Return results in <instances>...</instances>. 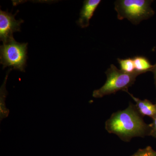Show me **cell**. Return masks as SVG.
I'll list each match as a JSON object with an SVG mask.
<instances>
[{"label": "cell", "mask_w": 156, "mask_h": 156, "mask_svg": "<svg viewBox=\"0 0 156 156\" xmlns=\"http://www.w3.org/2000/svg\"><path fill=\"white\" fill-rule=\"evenodd\" d=\"M151 0H118L115 2V9L119 20L127 19L134 24L148 19L154 14Z\"/></svg>", "instance_id": "3"}, {"label": "cell", "mask_w": 156, "mask_h": 156, "mask_svg": "<svg viewBox=\"0 0 156 156\" xmlns=\"http://www.w3.org/2000/svg\"><path fill=\"white\" fill-rule=\"evenodd\" d=\"M118 61L121 70L125 72L131 73L135 71L134 62L133 58L121 59L118 58Z\"/></svg>", "instance_id": "10"}, {"label": "cell", "mask_w": 156, "mask_h": 156, "mask_svg": "<svg viewBox=\"0 0 156 156\" xmlns=\"http://www.w3.org/2000/svg\"><path fill=\"white\" fill-rule=\"evenodd\" d=\"M153 73L154 74V83L155 85L156 88V63L154 65L153 69L152 71Z\"/></svg>", "instance_id": "13"}, {"label": "cell", "mask_w": 156, "mask_h": 156, "mask_svg": "<svg viewBox=\"0 0 156 156\" xmlns=\"http://www.w3.org/2000/svg\"><path fill=\"white\" fill-rule=\"evenodd\" d=\"M12 69H10L7 72L5 81L1 87L0 89V115H1V121L4 118L8 116L9 114V110L6 108L5 101L6 96L8 95V92L6 89V84L8 79L9 73Z\"/></svg>", "instance_id": "9"}, {"label": "cell", "mask_w": 156, "mask_h": 156, "mask_svg": "<svg viewBox=\"0 0 156 156\" xmlns=\"http://www.w3.org/2000/svg\"><path fill=\"white\" fill-rule=\"evenodd\" d=\"M27 43H18L12 39L0 47V59L3 69L9 66L25 72L27 59Z\"/></svg>", "instance_id": "4"}, {"label": "cell", "mask_w": 156, "mask_h": 156, "mask_svg": "<svg viewBox=\"0 0 156 156\" xmlns=\"http://www.w3.org/2000/svg\"><path fill=\"white\" fill-rule=\"evenodd\" d=\"M127 93L135 101L137 111L141 116H147L154 119L156 115V104H153L147 99L141 100L135 97L132 94L127 91Z\"/></svg>", "instance_id": "7"}, {"label": "cell", "mask_w": 156, "mask_h": 156, "mask_svg": "<svg viewBox=\"0 0 156 156\" xmlns=\"http://www.w3.org/2000/svg\"><path fill=\"white\" fill-rule=\"evenodd\" d=\"M7 11L0 10V40L3 44L11 41L13 37V34L15 32L20 31V25L23 20H16L15 15Z\"/></svg>", "instance_id": "5"}, {"label": "cell", "mask_w": 156, "mask_h": 156, "mask_svg": "<svg viewBox=\"0 0 156 156\" xmlns=\"http://www.w3.org/2000/svg\"><path fill=\"white\" fill-rule=\"evenodd\" d=\"M101 2V0H86L80 13V17L77 24L82 28H86L89 25V20L93 16L97 7Z\"/></svg>", "instance_id": "6"}, {"label": "cell", "mask_w": 156, "mask_h": 156, "mask_svg": "<svg viewBox=\"0 0 156 156\" xmlns=\"http://www.w3.org/2000/svg\"><path fill=\"white\" fill-rule=\"evenodd\" d=\"M133 58L135 71L143 74L147 72H151L152 70L154 65L151 64L149 60L146 57L136 56Z\"/></svg>", "instance_id": "8"}, {"label": "cell", "mask_w": 156, "mask_h": 156, "mask_svg": "<svg viewBox=\"0 0 156 156\" xmlns=\"http://www.w3.org/2000/svg\"><path fill=\"white\" fill-rule=\"evenodd\" d=\"M141 116L135 105L130 103L125 109L111 115L105 122V129L126 142L130 141L133 137H144L149 135L150 126Z\"/></svg>", "instance_id": "1"}, {"label": "cell", "mask_w": 156, "mask_h": 156, "mask_svg": "<svg viewBox=\"0 0 156 156\" xmlns=\"http://www.w3.org/2000/svg\"><path fill=\"white\" fill-rule=\"evenodd\" d=\"M152 123L149 125L150 131L149 135L156 138V115L154 117Z\"/></svg>", "instance_id": "12"}, {"label": "cell", "mask_w": 156, "mask_h": 156, "mask_svg": "<svg viewBox=\"0 0 156 156\" xmlns=\"http://www.w3.org/2000/svg\"><path fill=\"white\" fill-rule=\"evenodd\" d=\"M105 74L107 80L105 83L100 89L93 92L92 96L95 98H101L119 91L127 92L128 88L134 84L136 77L142 74L136 71L125 72L112 64L105 72Z\"/></svg>", "instance_id": "2"}, {"label": "cell", "mask_w": 156, "mask_h": 156, "mask_svg": "<svg viewBox=\"0 0 156 156\" xmlns=\"http://www.w3.org/2000/svg\"><path fill=\"white\" fill-rule=\"evenodd\" d=\"M131 156H156V152L150 147L140 149Z\"/></svg>", "instance_id": "11"}]
</instances>
